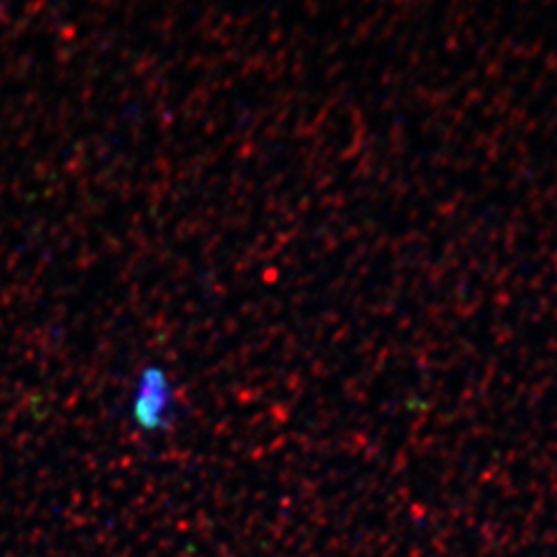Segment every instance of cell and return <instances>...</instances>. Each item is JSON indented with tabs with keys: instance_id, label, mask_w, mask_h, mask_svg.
Listing matches in <instances>:
<instances>
[{
	"instance_id": "6da1fadb",
	"label": "cell",
	"mask_w": 557,
	"mask_h": 557,
	"mask_svg": "<svg viewBox=\"0 0 557 557\" xmlns=\"http://www.w3.org/2000/svg\"><path fill=\"white\" fill-rule=\"evenodd\" d=\"M176 386L172 384L165 368L160 363H149L140 368L128 405L133 425L145 436L161 434L170 430L176 418Z\"/></svg>"
}]
</instances>
